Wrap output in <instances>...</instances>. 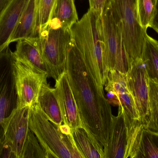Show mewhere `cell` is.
Instances as JSON below:
<instances>
[{"instance_id":"cell-1","label":"cell","mask_w":158,"mask_h":158,"mask_svg":"<svg viewBox=\"0 0 158 158\" xmlns=\"http://www.w3.org/2000/svg\"><path fill=\"white\" fill-rule=\"evenodd\" d=\"M65 72L83 128L104 149L109 139L114 116L104 91L98 88L88 71L73 37L69 47Z\"/></svg>"},{"instance_id":"cell-7","label":"cell","mask_w":158,"mask_h":158,"mask_svg":"<svg viewBox=\"0 0 158 158\" xmlns=\"http://www.w3.org/2000/svg\"><path fill=\"white\" fill-rule=\"evenodd\" d=\"M29 128L45 152L56 158H71L59 127L48 119L38 103L30 107Z\"/></svg>"},{"instance_id":"cell-21","label":"cell","mask_w":158,"mask_h":158,"mask_svg":"<svg viewBox=\"0 0 158 158\" xmlns=\"http://www.w3.org/2000/svg\"><path fill=\"white\" fill-rule=\"evenodd\" d=\"M142 59L149 78L158 81V41L148 34Z\"/></svg>"},{"instance_id":"cell-28","label":"cell","mask_w":158,"mask_h":158,"mask_svg":"<svg viewBox=\"0 0 158 158\" xmlns=\"http://www.w3.org/2000/svg\"><path fill=\"white\" fill-rule=\"evenodd\" d=\"M107 0H89V9L94 11L98 17L101 16Z\"/></svg>"},{"instance_id":"cell-10","label":"cell","mask_w":158,"mask_h":158,"mask_svg":"<svg viewBox=\"0 0 158 158\" xmlns=\"http://www.w3.org/2000/svg\"><path fill=\"white\" fill-rule=\"evenodd\" d=\"M30 107H17L2 122L3 136L11 149L21 158L29 133Z\"/></svg>"},{"instance_id":"cell-27","label":"cell","mask_w":158,"mask_h":158,"mask_svg":"<svg viewBox=\"0 0 158 158\" xmlns=\"http://www.w3.org/2000/svg\"><path fill=\"white\" fill-rule=\"evenodd\" d=\"M0 158H21L12 150L3 135L0 138Z\"/></svg>"},{"instance_id":"cell-15","label":"cell","mask_w":158,"mask_h":158,"mask_svg":"<svg viewBox=\"0 0 158 158\" xmlns=\"http://www.w3.org/2000/svg\"><path fill=\"white\" fill-rule=\"evenodd\" d=\"M128 135L123 113L118 110L113 116L112 128L108 142L104 148L105 158H126Z\"/></svg>"},{"instance_id":"cell-18","label":"cell","mask_w":158,"mask_h":158,"mask_svg":"<svg viewBox=\"0 0 158 158\" xmlns=\"http://www.w3.org/2000/svg\"><path fill=\"white\" fill-rule=\"evenodd\" d=\"M38 104L49 120L58 127L62 125L63 117L55 89L51 87L47 81L43 84Z\"/></svg>"},{"instance_id":"cell-26","label":"cell","mask_w":158,"mask_h":158,"mask_svg":"<svg viewBox=\"0 0 158 158\" xmlns=\"http://www.w3.org/2000/svg\"><path fill=\"white\" fill-rule=\"evenodd\" d=\"M63 140L65 143L71 154V158H85L77 148L72 137V134L70 135L63 134Z\"/></svg>"},{"instance_id":"cell-22","label":"cell","mask_w":158,"mask_h":158,"mask_svg":"<svg viewBox=\"0 0 158 158\" xmlns=\"http://www.w3.org/2000/svg\"><path fill=\"white\" fill-rule=\"evenodd\" d=\"M143 128L158 134V81L149 78V110Z\"/></svg>"},{"instance_id":"cell-11","label":"cell","mask_w":158,"mask_h":158,"mask_svg":"<svg viewBox=\"0 0 158 158\" xmlns=\"http://www.w3.org/2000/svg\"><path fill=\"white\" fill-rule=\"evenodd\" d=\"M128 86L143 124L149 110V77L142 59L133 62L126 73Z\"/></svg>"},{"instance_id":"cell-8","label":"cell","mask_w":158,"mask_h":158,"mask_svg":"<svg viewBox=\"0 0 158 158\" xmlns=\"http://www.w3.org/2000/svg\"><path fill=\"white\" fill-rule=\"evenodd\" d=\"M13 63L9 48L0 52V138L3 135L2 122L18 106Z\"/></svg>"},{"instance_id":"cell-17","label":"cell","mask_w":158,"mask_h":158,"mask_svg":"<svg viewBox=\"0 0 158 158\" xmlns=\"http://www.w3.org/2000/svg\"><path fill=\"white\" fill-rule=\"evenodd\" d=\"M78 20L74 0H56L48 26L71 29Z\"/></svg>"},{"instance_id":"cell-20","label":"cell","mask_w":158,"mask_h":158,"mask_svg":"<svg viewBox=\"0 0 158 158\" xmlns=\"http://www.w3.org/2000/svg\"><path fill=\"white\" fill-rule=\"evenodd\" d=\"M77 148L85 158H105L104 149L100 148L83 128L72 131Z\"/></svg>"},{"instance_id":"cell-16","label":"cell","mask_w":158,"mask_h":158,"mask_svg":"<svg viewBox=\"0 0 158 158\" xmlns=\"http://www.w3.org/2000/svg\"><path fill=\"white\" fill-rule=\"evenodd\" d=\"M37 36L36 0H27L10 43Z\"/></svg>"},{"instance_id":"cell-19","label":"cell","mask_w":158,"mask_h":158,"mask_svg":"<svg viewBox=\"0 0 158 158\" xmlns=\"http://www.w3.org/2000/svg\"><path fill=\"white\" fill-rule=\"evenodd\" d=\"M129 158H158V134L142 128L133 146Z\"/></svg>"},{"instance_id":"cell-24","label":"cell","mask_w":158,"mask_h":158,"mask_svg":"<svg viewBox=\"0 0 158 158\" xmlns=\"http://www.w3.org/2000/svg\"><path fill=\"white\" fill-rule=\"evenodd\" d=\"M56 0H36L38 34L45 29L50 22L51 14Z\"/></svg>"},{"instance_id":"cell-12","label":"cell","mask_w":158,"mask_h":158,"mask_svg":"<svg viewBox=\"0 0 158 158\" xmlns=\"http://www.w3.org/2000/svg\"><path fill=\"white\" fill-rule=\"evenodd\" d=\"M57 99L62 112L63 123L71 131L83 128L77 103L70 87L66 72L56 81L55 88Z\"/></svg>"},{"instance_id":"cell-30","label":"cell","mask_w":158,"mask_h":158,"mask_svg":"<svg viewBox=\"0 0 158 158\" xmlns=\"http://www.w3.org/2000/svg\"><path fill=\"white\" fill-rule=\"evenodd\" d=\"M59 128H60L61 132L63 134L68 135H70L72 133V131L68 125H65V124H62L59 127Z\"/></svg>"},{"instance_id":"cell-29","label":"cell","mask_w":158,"mask_h":158,"mask_svg":"<svg viewBox=\"0 0 158 158\" xmlns=\"http://www.w3.org/2000/svg\"><path fill=\"white\" fill-rule=\"evenodd\" d=\"M151 28L153 29L157 33H158V0L157 2L156 13H155V16L153 19Z\"/></svg>"},{"instance_id":"cell-25","label":"cell","mask_w":158,"mask_h":158,"mask_svg":"<svg viewBox=\"0 0 158 158\" xmlns=\"http://www.w3.org/2000/svg\"><path fill=\"white\" fill-rule=\"evenodd\" d=\"M21 158H46L45 151L39 143L34 134L31 131Z\"/></svg>"},{"instance_id":"cell-31","label":"cell","mask_w":158,"mask_h":158,"mask_svg":"<svg viewBox=\"0 0 158 158\" xmlns=\"http://www.w3.org/2000/svg\"><path fill=\"white\" fill-rule=\"evenodd\" d=\"M9 1V0H0V13Z\"/></svg>"},{"instance_id":"cell-23","label":"cell","mask_w":158,"mask_h":158,"mask_svg":"<svg viewBox=\"0 0 158 158\" xmlns=\"http://www.w3.org/2000/svg\"><path fill=\"white\" fill-rule=\"evenodd\" d=\"M158 0H136L137 18L145 31L151 28L156 13Z\"/></svg>"},{"instance_id":"cell-2","label":"cell","mask_w":158,"mask_h":158,"mask_svg":"<svg viewBox=\"0 0 158 158\" xmlns=\"http://www.w3.org/2000/svg\"><path fill=\"white\" fill-rule=\"evenodd\" d=\"M100 17L89 9L71 27V31L88 71L98 88L104 91L103 86L106 83L109 71L103 59Z\"/></svg>"},{"instance_id":"cell-13","label":"cell","mask_w":158,"mask_h":158,"mask_svg":"<svg viewBox=\"0 0 158 158\" xmlns=\"http://www.w3.org/2000/svg\"><path fill=\"white\" fill-rule=\"evenodd\" d=\"M14 60L32 70L52 77V74L44 61L39 44L38 36L17 42L15 51L12 52Z\"/></svg>"},{"instance_id":"cell-9","label":"cell","mask_w":158,"mask_h":158,"mask_svg":"<svg viewBox=\"0 0 158 158\" xmlns=\"http://www.w3.org/2000/svg\"><path fill=\"white\" fill-rule=\"evenodd\" d=\"M14 76L17 95V107H31L38 103L43 84L47 75L34 71L14 59Z\"/></svg>"},{"instance_id":"cell-14","label":"cell","mask_w":158,"mask_h":158,"mask_svg":"<svg viewBox=\"0 0 158 158\" xmlns=\"http://www.w3.org/2000/svg\"><path fill=\"white\" fill-rule=\"evenodd\" d=\"M27 1L9 0L0 13V52L8 48Z\"/></svg>"},{"instance_id":"cell-5","label":"cell","mask_w":158,"mask_h":158,"mask_svg":"<svg viewBox=\"0 0 158 158\" xmlns=\"http://www.w3.org/2000/svg\"><path fill=\"white\" fill-rule=\"evenodd\" d=\"M104 64L109 71L126 74L128 65L123 44L121 31L106 3L100 17Z\"/></svg>"},{"instance_id":"cell-3","label":"cell","mask_w":158,"mask_h":158,"mask_svg":"<svg viewBox=\"0 0 158 158\" xmlns=\"http://www.w3.org/2000/svg\"><path fill=\"white\" fill-rule=\"evenodd\" d=\"M107 3L120 28L129 67L134 61L142 59L147 34L138 21L136 0H107Z\"/></svg>"},{"instance_id":"cell-6","label":"cell","mask_w":158,"mask_h":158,"mask_svg":"<svg viewBox=\"0 0 158 158\" xmlns=\"http://www.w3.org/2000/svg\"><path fill=\"white\" fill-rule=\"evenodd\" d=\"M105 86L110 103L118 106L119 110L123 113L128 135H133L142 123L128 86L126 74L110 70Z\"/></svg>"},{"instance_id":"cell-4","label":"cell","mask_w":158,"mask_h":158,"mask_svg":"<svg viewBox=\"0 0 158 158\" xmlns=\"http://www.w3.org/2000/svg\"><path fill=\"white\" fill-rule=\"evenodd\" d=\"M40 49L52 78L56 81L65 72L68 52L73 39L71 29L48 26L38 34Z\"/></svg>"},{"instance_id":"cell-32","label":"cell","mask_w":158,"mask_h":158,"mask_svg":"<svg viewBox=\"0 0 158 158\" xmlns=\"http://www.w3.org/2000/svg\"><path fill=\"white\" fill-rule=\"evenodd\" d=\"M45 156H46V158H56L48 152H45Z\"/></svg>"}]
</instances>
